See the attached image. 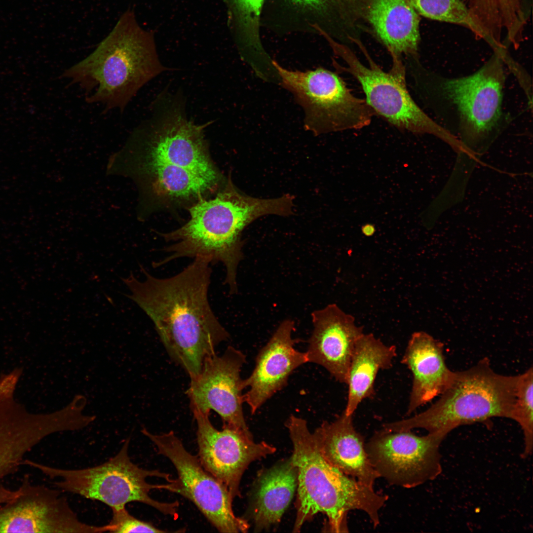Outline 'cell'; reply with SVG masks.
<instances>
[{"label":"cell","mask_w":533,"mask_h":533,"mask_svg":"<svg viewBox=\"0 0 533 533\" xmlns=\"http://www.w3.org/2000/svg\"><path fill=\"white\" fill-rule=\"evenodd\" d=\"M6 497L4 492L0 489V505L6 501Z\"/></svg>","instance_id":"4dcf8cb0"},{"label":"cell","mask_w":533,"mask_h":533,"mask_svg":"<svg viewBox=\"0 0 533 533\" xmlns=\"http://www.w3.org/2000/svg\"><path fill=\"white\" fill-rule=\"evenodd\" d=\"M285 425L293 446L291 457L298 471L297 515L294 532L318 513L325 514L333 532H346V516L359 510L369 517L374 528L388 496L376 492L331 464L321 453L306 420L291 415Z\"/></svg>","instance_id":"277c9868"},{"label":"cell","mask_w":533,"mask_h":533,"mask_svg":"<svg viewBox=\"0 0 533 533\" xmlns=\"http://www.w3.org/2000/svg\"><path fill=\"white\" fill-rule=\"evenodd\" d=\"M165 70L151 35L128 9L96 49L62 76L84 91L87 103L122 112L144 85Z\"/></svg>","instance_id":"3957f363"},{"label":"cell","mask_w":533,"mask_h":533,"mask_svg":"<svg viewBox=\"0 0 533 533\" xmlns=\"http://www.w3.org/2000/svg\"><path fill=\"white\" fill-rule=\"evenodd\" d=\"M419 16L464 27L474 32L466 4L461 0H408Z\"/></svg>","instance_id":"83f0119b"},{"label":"cell","mask_w":533,"mask_h":533,"mask_svg":"<svg viewBox=\"0 0 533 533\" xmlns=\"http://www.w3.org/2000/svg\"><path fill=\"white\" fill-rule=\"evenodd\" d=\"M210 264L208 258L196 257L179 273L163 278L140 265L143 280L132 273L121 278L130 291L126 296L150 317L167 352L190 379L230 337L209 302Z\"/></svg>","instance_id":"6da1fadb"},{"label":"cell","mask_w":533,"mask_h":533,"mask_svg":"<svg viewBox=\"0 0 533 533\" xmlns=\"http://www.w3.org/2000/svg\"><path fill=\"white\" fill-rule=\"evenodd\" d=\"M113 516L109 524L113 526L111 533H165L150 522L141 520L131 515L123 507L112 509Z\"/></svg>","instance_id":"f1b7e54d"},{"label":"cell","mask_w":533,"mask_h":533,"mask_svg":"<svg viewBox=\"0 0 533 533\" xmlns=\"http://www.w3.org/2000/svg\"><path fill=\"white\" fill-rule=\"evenodd\" d=\"M504 42L505 41V40H503V43H502V45H501V46H499V47H492V48H493V49H495V48H501V47H502L503 46V42H504ZM521 42H520V43H518V44H516V45H513V46H514V47H515V48H517V47H518V46H519V45H520V43H521ZM506 43H507V42H506ZM508 44H509V43H508ZM511 45H512V44H511Z\"/></svg>","instance_id":"1f68e13d"},{"label":"cell","mask_w":533,"mask_h":533,"mask_svg":"<svg viewBox=\"0 0 533 533\" xmlns=\"http://www.w3.org/2000/svg\"><path fill=\"white\" fill-rule=\"evenodd\" d=\"M329 45L344 62L343 66L336 63V67L358 81L375 114L399 129L433 134L456 142L450 131L430 118L412 97L407 86L406 67L403 59H392L391 68L386 72L371 58L363 44L359 47L367 65L359 59L349 46L337 42Z\"/></svg>","instance_id":"9c48e42d"},{"label":"cell","mask_w":533,"mask_h":533,"mask_svg":"<svg viewBox=\"0 0 533 533\" xmlns=\"http://www.w3.org/2000/svg\"><path fill=\"white\" fill-rule=\"evenodd\" d=\"M297 469L291 458L265 470L258 479L249 514L260 532L279 523L297 487Z\"/></svg>","instance_id":"cb8c5ba5"},{"label":"cell","mask_w":533,"mask_h":533,"mask_svg":"<svg viewBox=\"0 0 533 533\" xmlns=\"http://www.w3.org/2000/svg\"><path fill=\"white\" fill-rule=\"evenodd\" d=\"M519 375L498 374L489 359L454 372L439 398L429 408L411 418L383 424L390 431L422 428L445 439L454 429L495 418L512 419Z\"/></svg>","instance_id":"8992f818"},{"label":"cell","mask_w":533,"mask_h":533,"mask_svg":"<svg viewBox=\"0 0 533 533\" xmlns=\"http://www.w3.org/2000/svg\"><path fill=\"white\" fill-rule=\"evenodd\" d=\"M362 233L367 236H372L375 232V226L371 224H366L362 227Z\"/></svg>","instance_id":"f546056e"},{"label":"cell","mask_w":533,"mask_h":533,"mask_svg":"<svg viewBox=\"0 0 533 533\" xmlns=\"http://www.w3.org/2000/svg\"><path fill=\"white\" fill-rule=\"evenodd\" d=\"M311 317L313 328L305 352L307 362L320 365L346 384L355 343L363 328L336 304L313 311Z\"/></svg>","instance_id":"d6986e66"},{"label":"cell","mask_w":533,"mask_h":533,"mask_svg":"<svg viewBox=\"0 0 533 533\" xmlns=\"http://www.w3.org/2000/svg\"><path fill=\"white\" fill-rule=\"evenodd\" d=\"M129 443L128 438L116 455L104 463L91 467L61 469L28 459H25L24 464L38 469L51 478H59L54 484L62 492L98 500L111 509H120L129 502H138L164 515L176 517L179 502H161L153 499L150 495L151 491L161 490L162 484H152L147 481L148 477H155L167 482L172 479L171 475L158 470L143 469L134 463L128 455Z\"/></svg>","instance_id":"52a82bcc"},{"label":"cell","mask_w":533,"mask_h":533,"mask_svg":"<svg viewBox=\"0 0 533 533\" xmlns=\"http://www.w3.org/2000/svg\"><path fill=\"white\" fill-rule=\"evenodd\" d=\"M175 102L156 110L151 119L134 131L121 150L111 156L114 166L156 162L219 174L204 139L206 124L189 120L182 103Z\"/></svg>","instance_id":"ba28073f"},{"label":"cell","mask_w":533,"mask_h":533,"mask_svg":"<svg viewBox=\"0 0 533 533\" xmlns=\"http://www.w3.org/2000/svg\"><path fill=\"white\" fill-rule=\"evenodd\" d=\"M23 373L21 368L0 375V481L16 472L24 457L46 437L66 431L70 417L61 409L49 413L35 414L15 399Z\"/></svg>","instance_id":"5bb4252c"},{"label":"cell","mask_w":533,"mask_h":533,"mask_svg":"<svg viewBox=\"0 0 533 533\" xmlns=\"http://www.w3.org/2000/svg\"><path fill=\"white\" fill-rule=\"evenodd\" d=\"M294 321L283 320L266 345L258 354L251 375L243 380L244 402L254 414L274 394L287 383L292 372L307 363L305 352L295 348L297 340L293 339Z\"/></svg>","instance_id":"ac0fdd59"},{"label":"cell","mask_w":533,"mask_h":533,"mask_svg":"<svg viewBox=\"0 0 533 533\" xmlns=\"http://www.w3.org/2000/svg\"><path fill=\"white\" fill-rule=\"evenodd\" d=\"M192 412L201 464L226 486L233 499L239 496L241 479L249 465L273 454L276 448L265 442L256 443L252 435L227 424L217 429L210 421V413Z\"/></svg>","instance_id":"e0dca14e"},{"label":"cell","mask_w":533,"mask_h":533,"mask_svg":"<svg viewBox=\"0 0 533 533\" xmlns=\"http://www.w3.org/2000/svg\"><path fill=\"white\" fill-rule=\"evenodd\" d=\"M294 199L289 194L269 199L251 197L237 190L229 179L213 199L201 197L194 203L184 226L160 234L174 243L164 248L167 257L153 265L157 267L179 258L198 257L208 258L211 264L221 263L226 269L224 284L234 294L238 267L244 258L242 231L263 216L293 214Z\"/></svg>","instance_id":"7a4b0ae2"},{"label":"cell","mask_w":533,"mask_h":533,"mask_svg":"<svg viewBox=\"0 0 533 533\" xmlns=\"http://www.w3.org/2000/svg\"><path fill=\"white\" fill-rule=\"evenodd\" d=\"M273 64L279 83L293 95L305 114L306 129L316 135L368 126L375 113L355 96L336 72L322 67L301 71Z\"/></svg>","instance_id":"30bf717a"},{"label":"cell","mask_w":533,"mask_h":533,"mask_svg":"<svg viewBox=\"0 0 533 533\" xmlns=\"http://www.w3.org/2000/svg\"><path fill=\"white\" fill-rule=\"evenodd\" d=\"M17 495L0 505V533H99L112 526L83 523L61 492L32 484L25 475Z\"/></svg>","instance_id":"9a60e30c"},{"label":"cell","mask_w":533,"mask_h":533,"mask_svg":"<svg viewBox=\"0 0 533 533\" xmlns=\"http://www.w3.org/2000/svg\"><path fill=\"white\" fill-rule=\"evenodd\" d=\"M444 439L411 430L375 432L365 449L380 476L391 485L413 488L436 478L442 471L440 447Z\"/></svg>","instance_id":"4fadbf2b"},{"label":"cell","mask_w":533,"mask_h":533,"mask_svg":"<svg viewBox=\"0 0 533 533\" xmlns=\"http://www.w3.org/2000/svg\"><path fill=\"white\" fill-rule=\"evenodd\" d=\"M396 347L387 345L372 333H364L357 340L349 365L348 395L344 412L353 415L360 403L375 395L374 384L379 371L391 367Z\"/></svg>","instance_id":"d4e9b609"},{"label":"cell","mask_w":533,"mask_h":533,"mask_svg":"<svg viewBox=\"0 0 533 533\" xmlns=\"http://www.w3.org/2000/svg\"><path fill=\"white\" fill-rule=\"evenodd\" d=\"M117 175L133 178L142 191L163 203L196 201L213 191L220 175H208L168 164L144 162L121 168Z\"/></svg>","instance_id":"44dd1931"},{"label":"cell","mask_w":533,"mask_h":533,"mask_svg":"<svg viewBox=\"0 0 533 533\" xmlns=\"http://www.w3.org/2000/svg\"><path fill=\"white\" fill-rule=\"evenodd\" d=\"M505 54V50H494L479 70L460 77L438 76L423 68L419 61L411 63L408 69L422 99L438 112L443 110L442 113H450L462 141L476 146L501 128Z\"/></svg>","instance_id":"5b68a950"},{"label":"cell","mask_w":533,"mask_h":533,"mask_svg":"<svg viewBox=\"0 0 533 533\" xmlns=\"http://www.w3.org/2000/svg\"><path fill=\"white\" fill-rule=\"evenodd\" d=\"M312 433L321 453L331 464L373 488L380 477L370 462L363 437L353 425V415L343 411L333 421L323 422Z\"/></svg>","instance_id":"603a6c76"},{"label":"cell","mask_w":533,"mask_h":533,"mask_svg":"<svg viewBox=\"0 0 533 533\" xmlns=\"http://www.w3.org/2000/svg\"><path fill=\"white\" fill-rule=\"evenodd\" d=\"M262 26L284 34L306 32L349 46L366 32L359 0H265Z\"/></svg>","instance_id":"7c38bea8"},{"label":"cell","mask_w":533,"mask_h":533,"mask_svg":"<svg viewBox=\"0 0 533 533\" xmlns=\"http://www.w3.org/2000/svg\"><path fill=\"white\" fill-rule=\"evenodd\" d=\"M401 362L413 375L408 415L440 396L454 375L447 366L443 343L424 331L412 334Z\"/></svg>","instance_id":"7402d4cb"},{"label":"cell","mask_w":533,"mask_h":533,"mask_svg":"<svg viewBox=\"0 0 533 533\" xmlns=\"http://www.w3.org/2000/svg\"><path fill=\"white\" fill-rule=\"evenodd\" d=\"M512 419L521 426L524 440L522 458L532 453L533 443V371L531 367L519 379Z\"/></svg>","instance_id":"4316f807"},{"label":"cell","mask_w":533,"mask_h":533,"mask_svg":"<svg viewBox=\"0 0 533 533\" xmlns=\"http://www.w3.org/2000/svg\"><path fill=\"white\" fill-rule=\"evenodd\" d=\"M141 432L155 445L158 454L170 461L177 472V478L162 484V490L192 502L220 532L247 531V521L234 514L233 498L227 488L203 467L198 457L186 449L174 432L153 434L144 427Z\"/></svg>","instance_id":"8fae6325"},{"label":"cell","mask_w":533,"mask_h":533,"mask_svg":"<svg viewBox=\"0 0 533 533\" xmlns=\"http://www.w3.org/2000/svg\"><path fill=\"white\" fill-rule=\"evenodd\" d=\"M370 33L391 59L419 58L420 16L408 0H359Z\"/></svg>","instance_id":"ffe728a7"},{"label":"cell","mask_w":533,"mask_h":533,"mask_svg":"<svg viewBox=\"0 0 533 533\" xmlns=\"http://www.w3.org/2000/svg\"><path fill=\"white\" fill-rule=\"evenodd\" d=\"M246 362L242 351L228 346L222 355L215 353L205 360L199 373L190 379L186 393L192 411H214L223 424L252 435L242 409L244 388L240 373Z\"/></svg>","instance_id":"2e32d148"},{"label":"cell","mask_w":533,"mask_h":533,"mask_svg":"<svg viewBox=\"0 0 533 533\" xmlns=\"http://www.w3.org/2000/svg\"><path fill=\"white\" fill-rule=\"evenodd\" d=\"M231 27L242 58L253 71L268 68L272 59L261 38V17L265 0H227Z\"/></svg>","instance_id":"484cf974"}]
</instances>
